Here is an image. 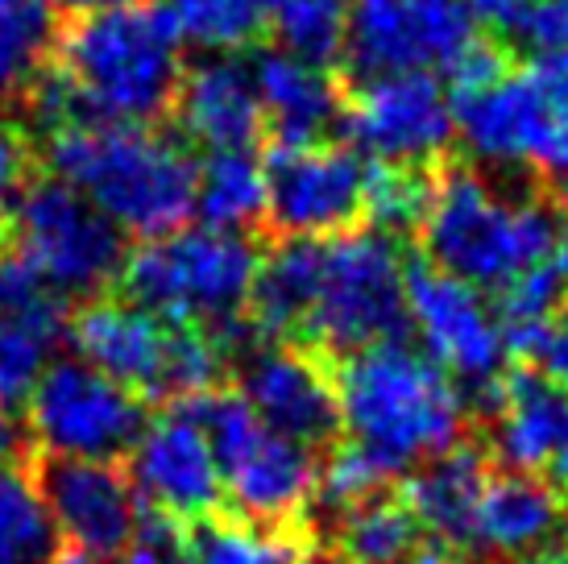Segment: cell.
<instances>
[{
	"label": "cell",
	"instance_id": "cb8c5ba5",
	"mask_svg": "<svg viewBox=\"0 0 568 564\" xmlns=\"http://www.w3.org/2000/svg\"><path fill=\"white\" fill-rule=\"evenodd\" d=\"M320 286V241H291L262 258L250 291V324L266 336H295L307 324Z\"/></svg>",
	"mask_w": 568,
	"mask_h": 564
},
{
	"label": "cell",
	"instance_id": "8d00e7d4",
	"mask_svg": "<svg viewBox=\"0 0 568 564\" xmlns=\"http://www.w3.org/2000/svg\"><path fill=\"white\" fill-rule=\"evenodd\" d=\"M506 38H515L536 59L568 54V0H523Z\"/></svg>",
	"mask_w": 568,
	"mask_h": 564
},
{
	"label": "cell",
	"instance_id": "d4e9b609",
	"mask_svg": "<svg viewBox=\"0 0 568 564\" xmlns=\"http://www.w3.org/2000/svg\"><path fill=\"white\" fill-rule=\"evenodd\" d=\"M191 564H312L316 548L307 527H262L241 515L200 518L183 527Z\"/></svg>",
	"mask_w": 568,
	"mask_h": 564
},
{
	"label": "cell",
	"instance_id": "c3c4849f",
	"mask_svg": "<svg viewBox=\"0 0 568 564\" xmlns=\"http://www.w3.org/2000/svg\"><path fill=\"white\" fill-rule=\"evenodd\" d=\"M560 204L568 208V179H565V183H560Z\"/></svg>",
	"mask_w": 568,
	"mask_h": 564
},
{
	"label": "cell",
	"instance_id": "d6986e66",
	"mask_svg": "<svg viewBox=\"0 0 568 564\" xmlns=\"http://www.w3.org/2000/svg\"><path fill=\"white\" fill-rule=\"evenodd\" d=\"M174 112L183 138L204 145L207 154L250 150L266 121L250 63H241L237 54H207L191 71H183Z\"/></svg>",
	"mask_w": 568,
	"mask_h": 564
},
{
	"label": "cell",
	"instance_id": "3957f363",
	"mask_svg": "<svg viewBox=\"0 0 568 564\" xmlns=\"http://www.w3.org/2000/svg\"><path fill=\"white\" fill-rule=\"evenodd\" d=\"M63 71L92 125H145L174 104L183 79V38L166 4L133 0L75 17L59 33Z\"/></svg>",
	"mask_w": 568,
	"mask_h": 564
},
{
	"label": "cell",
	"instance_id": "7c38bea8",
	"mask_svg": "<svg viewBox=\"0 0 568 564\" xmlns=\"http://www.w3.org/2000/svg\"><path fill=\"white\" fill-rule=\"evenodd\" d=\"M341 129L353 154L374 158V167L410 171L436 162L457 138L453 100L440 88V79L427 71L362 79L357 95L341 112Z\"/></svg>",
	"mask_w": 568,
	"mask_h": 564
},
{
	"label": "cell",
	"instance_id": "f1b7e54d",
	"mask_svg": "<svg viewBox=\"0 0 568 564\" xmlns=\"http://www.w3.org/2000/svg\"><path fill=\"white\" fill-rule=\"evenodd\" d=\"M424 527L415 523L398 494H378L341 515L332 532V552L341 564H407L419 548Z\"/></svg>",
	"mask_w": 568,
	"mask_h": 564
},
{
	"label": "cell",
	"instance_id": "ffe728a7",
	"mask_svg": "<svg viewBox=\"0 0 568 564\" xmlns=\"http://www.w3.org/2000/svg\"><path fill=\"white\" fill-rule=\"evenodd\" d=\"M224 490L237 502V515L262 527H307V502L316 498L320 465L312 449L262 427L250 449L221 470Z\"/></svg>",
	"mask_w": 568,
	"mask_h": 564
},
{
	"label": "cell",
	"instance_id": "5bb4252c",
	"mask_svg": "<svg viewBox=\"0 0 568 564\" xmlns=\"http://www.w3.org/2000/svg\"><path fill=\"white\" fill-rule=\"evenodd\" d=\"M266 167V216L291 241H328L362 216L365 162L336 145H274Z\"/></svg>",
	"mask_w": 568,
	"mask_h": 564
},
{
	"label": "cell",
	"instance_id": "ac0fdd59",
	"mask_svg": "<svg viewBox=\"0 0 568 564\" xmlns=\"http://www.w3.org/2000/svg\"><path fill=\"white\" fill-rule=\"evenodd\" d=\"M494 453L510 473H531L568 494V391L539 370L503 374L494 403Z\"/></svg>",
	"mask_w": 568,
	"mask_h": 564
},
{
	"label": "cell",
	"instance_id": "ee69618b",
	"mask_svg": "<svg viewBox=\"0 0 568 564\" xmlns=\"http://www.w3.org/2000/svg\"><path fill=\"white\" fill-rule=\"evenodd\" d=\"M9 461H30V436L13 423V415L0 411V465Z\"/></svg>",
	"mask_w": 568,
	"mask_h": 564
},
{
	"label": "cell",
	"instance_id": "8fae6325",
	"mask_svg": "<svg viewBox=\"0 0 568 564\" xmlns=\"http://www.w3.org/2000/svg\"><path fill=\"white\" fill-rule=\"evenodd\" d=\"M403 299H407L410 329L419 332L427 357L453 382L474 386L477 403H486L503 382L506 361V332L498 308L477 286L432 266L407 270Z\"/></svg>",
	"mask_w": 568,
	"mask_h": 564
},
{
	"label": "cell",
	"instance_id": "e0dca14e",
	"mask_svg": "<svg viewBox=\"0 0 568 564\" xmlns=\"http://www.w3.org/2000/svg\"><path fill=\"white\" fill-rule=\"evenodd\" d=\"M75 361L138 399H162L171 324L129 299H88L67 324Z\"/></svg>",
	"mask_w": 568,
	"mask_h": 564
},
{
	"label": "cell",
	"instance_id": "44dd1931",
	"mask_svg": "<svg viewBox=\"0 0 568 564\" xmlns=\"http://www.w3.org/2000/svg\"><path fill=\"white\" fill-rule=\"evenodd\" d=\"M489 482V456L481 444L460 440L457 449L427 461L410 473L398 498L407 502L424 535H436L448 548H474V515Z\"/></svg>",
	"mask_w": 568,
	"mask_h": 564
},
{
	"label": "cell",
	"instance_id": "4fadbf2b",
	"mask_svg": "<svg viewBox=\"0 0 568 564\" xmlns=\"http://www.w3.org/2000/svg\"><path fill=\"white\" fill-rule=\"evenodd\" d=\"M30 473L63 552H75L83 561L125 556L145 515L125 465L30 453Z\"/></svg>",
	"mask_w": 568,
	"mask_h": 564
},
{
	"label": "cell",
	"instance_id": "7a4b0ae2",
	"mask_svg": "<svg viewBox=\"0 0 568 564\" xmlns=\"http://www.w3.org/2000/svg\"><path fill=\"white\" fill-rule=\"evenodd\" d=\"M54 179L75 188L121 233H179L195 212L200 162L171 133L145 125H83L50 138Z\"/></svg>",
	"mask_w": 568,
	"mask_h": 564
},
{
	"label": "cell",
	"instance_id": "484cf974",
	"mask_svg": "<svg viewBox=\"0 0 568 564\" xmlns=\"http://www.w3.org/2000/svg\"><path fill=\"white\" fill-rule=\"evenodd\" d=\"M67 336L63 308L47 299L30 312L0 315V411L13 415L33 399Z\"/></svg>",
	"mask_w": 568,
	"mask_h": 564
},
{
	"label": "cell",
	"instance_id": "603a6c76",
	"mask_svg": "<svg viewBox=\"0 0 568 564\" xmlns=\"http://www.w3.org/2000/svg\"><path fill=\"white\" fill-rule=\"evenodd\" d=\"M565 518V494L531 473H498L481 490L474 515V548L527 561L531 548H544Z\"/></svg>",
	"mask_w": 568,
	"mask_h": 564
},
{
	"label": "cell",
	"instance_id": "5b68a950",
	"mask_svg": "<svg viewBox=\"0 0 568 564\" xmlns=\"http://www.w3.org/2000/svg\"><path fill=\"white\" fill-rule=\"evenodd\" d=\"M262 253L250 236L216 229H179L145 241L125 258L121 286L125 299L166 324L224 329L250 308V291Z\"/></svg>",
	"mask_w": 568,
	"mask_h": 564
},
{
	"label": "cell",
	"instance_id": "2e32d148",
	"mask_svg": "<svg viewBox=\"0 0 568 564\" xmlns=\"http://www.w3.org/2000/svg\"><path fill=\"white\" fill-rule=\"evenodd\" d=\"M241 399L270 432L303 449H324L341 432L336 377L307 349H257L241 370Z\"/></svg>",
	"mask_w": 568,
	"mask_h": 564
},
{
	"label": "cell",
	"instance_id": "f6af8a7d",
	"mask_svg": "<svg viewBox=\"0 0 568 564\" xmlns=\"http://www.w3.org/2000/svg\"><path fill=\"white\" fill-rule=\"evenodd\" d=\"M50 4H63V9H71V13H104V9H116V4H133V0H50Z\"/></svg>",
	"mask_w": 568,
	"mask_h": 564
},
{
	"label": "cell",
	"instance_id": "277c9868",
	"mask_svg": "<svg viewBox=\"0 0 568 564\" xmlns=\"http://www.w3.org/2000/svg\"><path fill=\"white\" fill-rule=\"evenodd\" d=\"M419 229L432 270H444L477 291H503L565 233L560 216L544 200L506 195L469 167L432 183V204Z\"/></svg>",
	"mask_w": 568,
	"mask_h": 564
},
{
	"label": "cell",
	"instance_id": "4dcf8cb0",
	"mask_svg": "<svg viewBox=\"0 0 568 564\" xmlns=\"http://www.w3.org/2000/svg\"><path fill=\"white\" fill-rule=\"evenodd\" d=\"M54 47L59 30L50 0H17L0 9V109L33 92V83L47 75Z\"/></svg>",
	"mask_w": 568,
	"mask_h": 564
},
{
	"label": "cell",
	"instance_id": "7dc6e473",
	"mask_svg": "<svg viewBox=\"0 0 568 564\" xmlns=\"http://www.w3.org/2000/svg\"><path fill=\"white\" fill-rule=\"evenodd\" d=\"M539 564H568V556H539Z\"/></svg>",
	"mask_w": 568,
	"mask_h": 564
},
{
	"label": "cell",
	"instance_id": "30bf717a",
	"mask_svg": "<svg viewBox=\"0 0 568 564\" xmlns=\"http://www.w3.org/2000/svg\"><path fill=\"white\" fill-rule=\"evenodd\" d=\"M477 42L469 0H357L348 9L345 59L362 79L457 63Z\"/></svg>",
	"mask_w": 568,
	"mask_h": 564
},
{
	"label": "cell",
	"instance_id": "ab89813d",
	"mask_svg": "<svg viewBox=\"0 0 568 564\" xmlns=\"http://www.w3.org/2000/svg\"><path fill=\"white\" fill-rule=\"evenodd\" d=\"M448 75H453L457 100L460 95H477V92H486V88H494V83L506 75V54L498 47H489V42L477 38L474 47L465 50L457 63L448 67Z\"/></svg>",
	"mask_w": 568,
	"mask_h": 564
},
{
	"label": "cell",
	"instance_id": "7402d4cb",
	"mask_svg": "<svg viewBox=\"0 0 568 564\" xmlns=\"http://www.w3.org/2000/svg\"><path fill=\"white\" fill-rule=\"evenodd\" d=\"M262 117L278 133V145H316V138L341 117V95L324 67L303 63L286 50H257L250 63Z\"/></svg>",
	"mask_w": 568,
	"mask_h": 564
},
{
	"label": "cell",
	"instance_id": "f546056e",
	"mask_svg": "<svg viewBox=\"0 0 568 564\" xmlns=\"http://www.w3.org/2000/svg\"><path fill=\"white\" fill-rule=\"evenodd\" d=\"M63 540L33 486L30 461L0 465V564H59Z\"/></svg>",
	"mask_w": 568,
	"mask_h": 564
},
{
	"label": "cell",
	"instance_id": "f907efd6",
	"mask_svg": "<svg viewBox=\"0 0 568 564\" xmlns=\"http://www.w3.org/2000/svg\"><path fill=\"white\" fill-rule=\"evenodd\" d=\"M4 4H17V0H0V9H4Z\"/></svg>",
	"mask_w": 568,
	"mask_h": 564
},
{
	"label": "cell",
	"instance_id": "d6a6232c",
	"mask_svg": "<svg viewBox=\"0 0 568 564\" xmlns=\"http://www.w3.org/2000/svg\"><path fill=\"white\" fill-rule=\"evenodd\" d=\"M270 30L278 50L324 67L345 54L348 9L345 0H270Z\"/></svg>",
	"mask_w": 568,
	"mask_h": 564
},
{
	"label": "cell",
	"instance_id": "ba28073f",
	"mask_svg": "<svg viewBox=\"0 0 568 564\" xmlns=\"http://www.w3.org/2000/svg\"><path fill=\"white\" fill-rule=\"evenodd\" d=\"M13 253L50 295H100L125 270V233L63 179H33L13 208Z\"/></svg>",
	"mask_w": 568,
	"mask_h": 564
},
{
	"label": "cell",
	"instance_id": "9c48e42d",
	"mask_svg": "<svg viewBox=\"0 0 568 564\" xmlns=\"http://www.w3.org/2000/svg\"><path fill=\"white\" fill-rule=\"evenodd\" d=\"M30 453L63 461H112L125 465L145 432V403L125 386L95 374L92 365L54 361L26 403Z\"/></svg>",
	"mask_w": 568,
	"mask_h": 564
},
{
	"label": "cell",
	"instance_id": "60d3db41",
	"mask_svg": "<svg viewBox=\"0 0 568 564\" xmlns=\"http://www.w3.org/2000/svg\"><path fill=\"white\" fill-rule=\"evenodd\" d=\"M50 291L42 286V279L33 274L13 250L0 253V315L30 312L38 303H47Z\"/></svg>",
	"mask_w": 568,
	"mask_h": 564
},
{
	"label": "cell",
	"instance_id": "4316f807",
	"mask_svg": "<svg viewBox=\"0 0 568 564\" xmlns=\"http://www.w3.org/2000/svg\"><path fill=\"white\" fill-rule=\"evenodd\" d=\"M568 303V229L536 266H527L515 282H506L498 295V320L506 332V349L536 361L544 329Z\"/></svg>",
	"mask_w": 568,
	"mask_h": 564
},
{
	"label": "cell",
	"instance_id": "52a82bcc",
	"mask_svg": "<svg viewBox=\"0 0 568 564\" xmlns=\"http://www.w3.org/2000/svg\"><path fill=\"white\" fill-rule=\"evenodd\" d=\"M453 121L481 167H539L568 179V54L536 59L486 92L460 95Z\"/></svg>",
	"mask_w": 568,
	"mask_h": 564
},
{
	"label": "cell",
	"instance_id": "9a60e30c",
	"mask_svg": "<svg viewBox=\"0 0 568 564\" xmlns=\"http://www.w3.org/2000/svg\"><path fill=\"white\" fill-rule=\"evenodd\" d=\"M125 473L145 511L171 518L179 527H191L221 511L224 482L216 456L207 449L204 432L179 407H166L145 423L133 453L125 456Z\"/></svg>",
	"mask_w": 568,
	"mask_h": 564
},
{
	"label": "cell",
	"instance_id": "bcb514c9",
	"mask_svg": "<svg viewBox=\"0 0 568 564\" xmlns=\"http://www.w3.org/2000/svg\"><path fill=\"white\" fill-rule=\"evenodd\" d=\"M59 564H104V561H83V556H75V552H63V561Z\"/></svg>",
	"mask_w": 568,
	"mask_h": 564
},
{
	"label": "cell",
	"instance_id": "74e56055",
	"mask_svg": "<svg viewBox=\"0 0 568 564\" xmlns=\"http://www.w3.org/2000/svg\"><path fill=\"white\" fill-rule=\"evenodd\" d=\"M125 564H191L183 527L162 515H142V527L125 548Z\"/></svg>",
	"mask_w": 568,
	"mask_h": 564
},
{
	"label": "cell",
	"instance_id": "7bdbcfd3",
	"mask_svg": "<svg viewBox=\"0 0 568 564\" xmlns=\"http://www.w3.org/2000/svg\"><path fill=\"white\" fill-rule=\"evenodd\" d=\"M469 4H474L477 21H486L489 30L510 33V26H515V17H519L523 0H469Z\"/></svg>",
	"mask_w": 568,
	"mask_h": 564
},
{
	"label": "cell",
	"instance_id": "83f0119b",
	"mask_svg": "<svg viewBox=\"0 0 568 564\" xmlns=\"http://www.w3.org/2000/svg\"><path fill=\"white\" fill-rule=\"evenodd\" d=\"M195 216L204 229L245 236L266 216V167L250 150L207 154L195 174Z\"/></svg>",
	"mask_w": 568,
	"mask_h": 564
},
{
	"label": "cell",
	"instance_id": "e575fe53",
	"mask_svg": "<svg viewBox=\"0 0 568 564\" xmlns=\"http://www.w3.org/2000/svg\"><path fill=\"white\" fill-rule=\"evenodd\" d=\"M390 477L395 473L382 465L378 456H369L362 444H341V449H332L328 461L320 465V482H316V498L328 506V511H353V506H362V502L378 498L386 494L390 486Z\"/></svg>",
	"mask_w": 568,
	"mask_h": 564
},
{
	"label": "cell",
	"instance_id": "6da1fadb",
	"mask_svg": "<svg viewBox=\"0 0 568 564\" xmlns=\"http://www.w3.org/2000/svg\"><path fill=\"white\" fill-rule=\"evenodd\" d=\"M341 427L386 470L407 473L460 444L465 399L436 361L403 341L362 349L336 370Z\"/></svg>",
	"mask_w": 568,
	"mask_h": 564
},
{
	"label": "cell",
	"instance_id": "681fc988",
	"mask_svg": "<svg viewBox=\"0 0 568 564\" xmlns=\"http://www.w3.org/2000/svg\"><path fill=\"white\" fill-rule=\"evenodd\" d=\"M503 564H539L536 556H527V561H503Z\"/></svg>",
	"mask_w": 568,
	"mask_h": 564
},
{
	"label": "cell",
	"instance_id": "1f68e13d",
	"mask_svg": "<svg viewBox=\"0 0 568 564\" xmlns=\"http://www.w3.org/2000/svg\"><path fill=\"white\" fill-rule=\"evenodd\" d=\"M174 30L207 54H237L270 30V0H166Z\"/></svg>",
	"mask_w": 568,
	"mask_h": 564
},
{
	"label": "cell",
	"instance_id": "f35d334b",
	"mask_svg": "<svg viewBox=\"0 0 568 564\" xmlns=\"http://www.w3.org/2000/svg\"><path fill=\"white\" fill-rule=\"evenodd\" d=\"M30 188V145L26 133L9 121H0V229L13 220L21 191Z\"/></svg>",
	"mask_w": 568,
	"mask_h": 564
},
{
	"label": "cell",
	"instance_id": "b9f144b4",
	"mask_svg": "<svg viewBox=\"0 0 568 564\" xmlns=\"http://www.w3.org/2000/svg\"><path fill=\"white\" fill-rule=\"evenodd\" d=\"M536 361H539V374L552 377L560 391H568V303L548 320L544 341L536 349Z\"/></svg>",
	"mask_w": 568,
	"mask_h": 564
},
{
	"label": "cell",
	"instance_id": "816d5d0a",
	"mask_svg": "<svg viewBox=\"0 0 568 564\" xmlns=\"http://www.w3.org/2000/svg\"><path fill=\"white\" fill-rule=\"evenodd\" d=\"M565 544H568V523H565Z\"/></svg>",
	"mask_w": 568,
	"mask_h": 564
},
{
	"label": "cell",
	"instance_id": "836d02e7",
	"mask_svg": "<svg viewBox=\"0 0 568 564\" xmlns=\"http://www.w3.org/2000/svg\"><path fill=\"white\" fill-rule=\"evenodd\" d=\"M432 204V183L410 167H365V204L369 229L395 236L419 229Z\"/></svg>",
	"mask_w": 568,
	"mask_h": 564
},
{
	"label": "cell",
	"instance_id": "d590c367",
	"mask_svg": "<svg viewBox=\"0 0 568 564\" xmlns=\"http://www.w3.org/2000/svg\"><path fill=\"white\" fill-rule=\"evenodd\" d=\"M26 104H30V117L38 129H47L50 138H59V133H71V129H83L92 125V117L83 109L80 92H75V83L54 67L47 75L33 83V92L26 95Z\"/></svg>",
	"mask_w": 568,
	"mask_h": 564
},
{
	"label": "cell",
	"instance_id": "8992f818",
	"mask_svg": "<svg viewBox=\"0 0 568 564\" xmlns=\"http://www.w3.org/2000/svg\"><path fill=\"white\" fill-rule=\"evenodd\" d=\"M407 266L403 245L378 229H345L320 241V286L303 336L328 353L398 341L407 324Z\"/></svg>",
	"mask_w": 568,
	"mask_h": 564
}]
</instances>
